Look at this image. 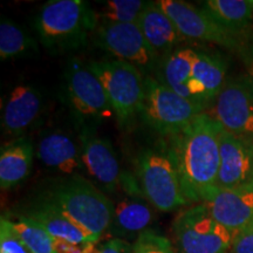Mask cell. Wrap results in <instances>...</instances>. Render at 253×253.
I'll return each instance as SVG.
<instances>
[{"label": "cell", "instance_id": "cell-1", "mask_svg": "<svg viewBox=\"0 0 253 253\" xmlns=\"http://www.w3.org/2000/svg\"><path fill=\"white\" fill-rule=\"evenodd\" d=\"M219 125L202 113L188 128L167 137L171 144L183 194L189 203L204 202L217 190L220 167Z\"/></svg>", "mask_w": 253, "mask_h": 253}, {"label": "cell", "instance_id": "cell-2", "mask_svg": "<svg viewBox=\"0 0 253 253\" xmlns=\"http://www.w3.org/2000/svg\"><path fill=\"white\" fill-rule=\"evenodd\" d=\"M226 77V62L218 54L178 47L161 61L156 79L179 96L208 107Z\"/></svg>", "mask_w": 253, "mask_h": 253}, {"label": "cell", "instance_id": "cell-3", "mask_svg": "<svg viewBox=\"0 0 253 253\" xmlns=\"http://www.w3.org/2000/svg\"><path fill=\"white\" fill-rule=\"evenodd\" d=\"M38 195L95 238L109 229L114 203L84 175L52 179Z\"/></svg>", "mask_w": 253, "mask_h": 253}, {"label": "cell", "instance_id": "cell-4", "mask_svg": "<svg viewBox=\"0 0 253 253\" xmlns=\"http://www.w3.org/2000/svg\"><path fill=\"white\" fill-rule=\"evenodd\" d=\"M97 25L96 12L84 0H49L33 21L42 46L58 54L82 48Z\"/></svg>", "mask_w": 253, "mask_h": 253}, {"label": "cell", "instance_id": "cell-5", "mask_svg": "<svg viewBox=\"0 0 253 253\" xmlns=\"http://www.w3.org/2000/svg\"><path fill=\"white\" fill-rule=\"evenodd\" d=\"M136 178L145 199L161 212H170L189 204L183 194L171 144L167 137L138 151Z\"/></svg>", "mask_w": 253, "mask_h": 253}, {"label": "cell", "instance_id": "cell-6", "mask_svg": "<svg viewBox=\"0 0 253 253\" xmlns=\"http://www.w3.org/2000/svg\"><path fill=\"white\" fill-rule=\"evenodd\" d=\"M60 91V100L67 108L79 134L96 131L106 120L114 116L102 84L81 60H69Z\"/></svg>", "mask_w": 253, "mask_h": 253}, {"label": "cell", "instance_id": "cell-7", "mask_svg": "<svg viewBox=\"0 0 253 253\" xmlns=\"http://www.w3.org/2000/svg\"><path fill=\"white\" fill-rule=\"evenodd\" d=\"M208 107L179 96L172 89L147 75L144 80V100L140 118L158 135L170 137L182 132Z\"/></svg>", "mask_w": 253, "mask_h": 253}, {"label": "cell", "instance_id": "cell-8", "mask_svg": "<svg viewBox=\"0 0 253 253\" xmlns=\"http://www.w3.org/2000/svg\"><path fill=\"white\" fill-rule=\"evenodd\" d=\"M87 66L102 84L120 125L128 126L136 116H140L145 80L140 69L120 60L89 61Z\"/></svg>", "mask_w": 253, "mask_h": 253}, {"label": "cell", "instance_id": "cell-9", "mask_svg": "<svg viewBox=\"0 0 253 253\" xmlns=\"http://www.w3.org/2000/svg\"><path fill=\"white\" fill-rule=\"evenodd\" d=\"M172 232L179 253H230L236 238L211 216L204 203L177 214Z\"/></svg>", "mask_w": 253, "mask_h": 253}, {"label": "cell", "instance_id": "cell-10", "mask_svg": "<svg viewBox=\"0 0 253 253\" xmlns=\"http://www.w3.org/2000/svg\"><path fill=\"white\" fill-rule=\"evenodd\" d=\"M205 112L230 134L253 141V80L230 79ZM207 109V110H208Z\"/></svg>", "mask_w": 253, "mask_h": 253}, {"label": "cell", "instance_id": "cell-11", "mask_svg": "<svg viewBox=\"0 0 253 253\" xmlns=\"http://www.w3.org/2000/svg\"><path fill=\"white\" fill-rule=\"evenodd\" d=\"M95 42L115 60L134 65L145 77L160 68L161 60L148 45L137 24L100 23L95 30Z\"/></svg>", "mask_w": 253, "mask_h": 253}, {"label": "cell", "instance_id": "cell-12", "mask_svg": "<svg viewBox=\"0 0 253 253\" xmlns=\"http://www.w3.org/2000/svg\"><path fill=\"white\" fill-rule=\"evenodd\" d=\"M160 7L169 15L185 40H199L235 49L239 47L238 34L213 20L201 7L182 0H160Z\"/></svg>", "mask_w": 253, "mask_h": 253}, {"label": "cell", "instance_id": "cell-13", "mask_svg": "<svg viewBox=\"0 0 253 253\" xmlns=\"http://www.w3.org/2000/svg\"><path fill=\"white\" fill-rule=\"evenodd\" d=\"M79 140L84 172L100 190L114 194L121 186L123 172L110 141L96 131L81 132Z\"/></svg>", "mask_w": 253, "mask_h": 253}, {"label": "cell", "instance_id": "cell-14", "mask_svg": "<svg viewBox=\"0 0 253 253\" xmlns=\"http://www.w3.org/2000/svg\"><path fill=\"white\" fill-rule=\"evenodd\" d=\"M220 167L217 189H233L253 183V141L238 137L219 126Z\"/></svg>", "mask_w": 253, "mask_h": 253}, {"label": "cell", "instance_id": "cell-15", "mask_svg": "<svg viewBox=\"0 0 253 253\" xmlns=\"http://www.w3.org/2000/svg\"><path fill=\"white\" fill-rule=\"evenodd\" d=\"M45 109L42 94L27 84H17L6 96L1 114L4 134L19 138L34 128Z\"/></svg>", "mask_w": 253, "mask_h": 253}, {"label": "cell", "instance_id": "cell-16", "mask_svg": "<svg viewBox=\"0 0 253 253\" xmlns=\"http://www.w3.org/2000/svg\"><path fill=\"white\" fill-rule=\"evenodd\" d=\"M204 204L218 223L237 236L253 224V183L233 189H217Z\"/></svg>", "mask_w": 253, "mask_h": 253}, {"label": "cell", "instance_id": "cell-17", "mask_svg": "<svg viewBox=\"0 0 253 253\" xmlns=\"http://www.w3.org/2000/svg\"><path fill=\"white\" fill-rule=\"evenodd\" d=\"M19 214L39 224L54 239H60L75 245L99 242V239L88 235L78 225H75L65 214L60 212L58 209L39 195L24 205Z\"/></svg>", "mask_w": 253, "mask_h": 253}, {"label": "cell", "instance_id": "cell-18", "mask_svg": "<svg viewBox=\"0 0 253 253\" xmlns=\"http://www.w3.org/2000/svg\"><path fill=\"white\" fill-rule=\"evenodd\" d=\"M37 156L43 166L63 177L84 172L81 150L63 131L54 130L43 135L37 145Z\"/></svg>", "mask_w": 253, "mask_h": 253}, {"label": "cell", "instance_id": "cell-19", "mask_svg": "<svg viewBox=\"0 0 253 253\" xmlns=\"http://www.w3.org/2000/svg\"><path fill=\"white\" fill-rule=\"evenodd\" d=\"M137 25L148 45L161 61L178 48L182 41L185 40L157 1H148Z\"/></svg>", "mask_w": 253, "mask_h": 253}, {"label": "cell", "instance_id": "cell-20", "mask_svg": "<svg viewBox=\"0 0 253 253\" xmlns=\"http://www.w3.org/2000/svg\"><path fill=\"white\" fill-rule=\"evenodd\" d=\"M153 205L145 198L126 196L114 204L112 223L108 229L114 238L137 239L155 221Z\"/></svg>", "mask_w": 253, "mask_h": 253}, {"label": "cell", "instance_id": "cell-21", "mask_svg": "<svg viewBox=\"0 0 253 253\" xmlns=\"http://www.w3.org/2000/svg\"><path fill=\"white\" fill-rule=\"evenodd\" d=\"M34 154V145L26 136L2 145L0 151V188L8 190L26 181L33 167Z\"/></svg>", "mask_w": 253, "mask_h": 253}, {"label": "cell", "instance_id": "cell-22", "mask_svg": "<svg viewBox=\"0 0 253 253\" xmlns=\"http://www.w3.org/2000/svg\"><path fill=\"white\" fill-rule=\"evenodd\" d=\"M199 7L236 34L248 27L253 19V0H205L199 2Z\"/></svg>", "mask_w": 253, "mask_h": 253}, {"label": "cell", "instance_id": "cell-23", "mask_svg": "<svg viewBox=\"0 0 253 253\" xmlns=\"http://www.w3.org/2000/svg\"><path fill=\"white\" fill-rule=\"evenodd\" d=\"M39 53L37 41L17 23L2 17L0 21V56L1 60L26 58Z\"/></svg>", "mask_w": 253, "mask_h": 253}, {"label": "cell", "instance_id": "cell-24", "mask_svg": "<svg viewBox=\"0 0 253 253\" xmlns=\"http://www.w3.org/2000/svg\"><path fill=\"white\" fill-rule=\"evenodd\" d=\"M15 232L26 244L32 253H56L54 238L39 224L17 213L15 218H8Z\"/></svg>", "mask_w": 253, "mask_h": 253}, {"label": "cell", "instance_id": "cell-25", "mask_svg": "<svg viewBox=\"0 0 253 253\" xmlns=\"http://www.w3.org/2000/svg\"><path fill=\"white\" fill-rule=\"evenodd\" d=\"M148 1L141 0H107L96 13L100 23L137 24Z\"/></svg>", "mask_w": 253, "mask_h": 253}, {"label": "cell", "instance_id": "cell-26", "mask_svg": "<svg viewBox=\"0 0 253 253\" xmlns=\"http://www.w3.org/2000/svg\"><path fill=\"white\" fill-rule=\"evenodd\" d=\"M132 253H175L171 242L154 230H147L136 239Z\"/></svg>", "mask_w": 253, "mask_h": 253}, {"label": "cell", "instance_id": "cell-27", "mask_svg": "<svg viewBox=\"0 0 253 253\" xmlns=\"http://www.w3.org/2000/svg\"><path fill=\"white\" fill-rule=\"evenodd\" d=\"M0 253H32L6 216L0 220Z\"/></svg>", "mask_w": 253, "mask_h": 253}, {"label": "cell", "instance_id": "cell-28", "mask_svg": "<svg viewBox=\"0 0 253 253\" xmlns=\"http://www.w3.org/2000/svg\"><path fill=\"white\" fill-rule=\"evenodd\" d=\"M232 253H253V224L236 236Z\"/></svg>", "mask_w": 253, "mask_h": 253}, {"label": "cell", "instance_id": "cell-29", "mask_svg": "<svg viewBox=\"0 0 253 253\" xmlns=\"http://www.w3.org/2000/svg\"><path fill=\"white\" fill-rule=\"evenodd\" d=\"M97 243H88L84 245H75L71 243L54 239V249L56 253H97Z\"/></svg>", "mask_w": 253, "mask_h": 253}, {"label": "cell", "instance_id": "cell-30", "mask_svg": "<svg viewBox=\"0 0 253 253\" xmlns=\"http://www.w3.org/2000/svg\"><path fill=\"white\" fill-rule=\"evenodd\" d=\"M97 253H132V245L126 240L112 238L97 248Z\"/></svg>", "mask_w": 253, "mask_h": 253}, {"label": "cell", "instance_id": "cell-31", "mask_svg": "<svg viewBox=\"0 0 253 253\" xmlns=\"http://www.w3.org/2000/svg\"><path fill=\"white\" fill-rule=\"evenodd\" d=\"M252 55H253V48H252Z\"/></svg>", "mask_w": 253, "mask_h": 253}]
</instances>
